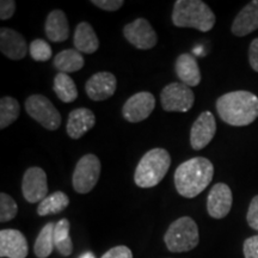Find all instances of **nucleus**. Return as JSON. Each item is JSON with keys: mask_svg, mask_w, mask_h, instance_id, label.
Returning <instances> with one entry per match:
<instances>
[{"mask_svg": "<svg viewBox=\"0 0 258 258\" xmlns=\"http://www.w3.org/2000/svg\"><path fill=\"white\" fill-rule=\"evenodd\" d=\"M215 21L214 12L201 0H177L173 5L172 23L177 28H194L207 32L214 27Z\"/></svg>", "mask_w": 258, "mask_h": 258, "instance_id": "nucleus-3", "label": "nucleus"}, {"mask_svg": "<svg viewBox=\"0 0 258 258\" xmlns=\"http://www.w3.org/2000/svg\"><path fill=\"white\" fill-rule=\"evenodd\" d=\"M249 62L251 69L258 73V37L251 42L249 48Z\"/></svg>", "mask_w": 258, "mask_h": 258, "instance_id": "nucleus-35", "label": "nucleus"}, {"mask_svg": "<svg viewBox=\"0 0 258 258\" xmlns=\"http://www.w3.org/2000/svg\"><path fill=\"white\" fill-rule=\"evenodd\" d=\"M73 43L76 49L80 53L93 54L99 48V40L95 29L88 22H82L74 30Z\"/></svg>", "mask_w": 258, "mask_h": 258, "instance_id": "nucleus-21", "label": "nucleus"}, {"mask_svg": "<svg viewBox=\"0 0 258 258\" xmlns=\"http://www.w3.org/2000/svg\"><path fill=\"white\" fill-rule=\"evenodd\" d=\"M29 54H30L31 59L38 62H43L48 61L51 57V48L49 43H47L44 40H34L29 46Z\"/></svg>", "mask_w": 258, "mask_h": 258, "instance_id": "nucleus-29", "label": "nucleus"}, {"mask_svg": "<svg viewBox=\"0 0 258 258\" xmlns=\"http://www.w3.org/2000/svg\"><path fill=\"white\" fill-rule=\"evenodd\" d=\"M217 111L225 123L234 127L249 125L258 117V97L250 91H232L219 97Z\"/></svg>", "mask_w": 258, "mask_h": 258, "instance_id": "nucleus-2", "label": "nucleus"}, {"mask_svg": "<svg viewBox=\"0 0 258 258\" xmlns=\"http://www.w3.org/2000/svg\"><path fill=\"white\" fill-rule=\"evenodd\" d=\"M258 29V0L245 5L232 23V34L243 37Z\"/></svg>", "mask_w": 258, "mask_h": 258, "instance_id": "nucleus-18", "label": "nucleus"}, {"mask_svg": "<svg viewBox=\"0 0 258 258\" xmlns=\"http://www.w3.org/2000/svg\"><path fill=\"white\" fill-rule=\"evenodd\" d=\"M18 213L17 203L9 194H0V221L8 222L16 218Z\"/></svg>", "mask_w": 258, "mask_h": 258, "instance_id": "nucleus-28", "label": "nucleus"}, {"mask_svg": "<svg viewBox=\"0 0 258 258\" xmlns=\"http://www.w3.org/2000/svg\"><path fill=\"white\" fill-rule=\"evenodd\" d=\"M22 192L29 203L41 202L47 198L48 183L43 169L32 166L25 171L22 179Z\"/></svg>", "mask_w": 258, "mask_h": 258, "instance_id": "nucleus-11", "label": "nucleus"}, {"mask_svg": "<svg viewBox=\"0 0 258 258\" xmlns=\"http://www.w3.org/2000/svg\"><path fill=\"white\" fill-rule=\"evenodd\" d=\"M102 258H133V252L128 246L118 245L103 254Z\"/></svg>", "mask_w": 258, "mask_h": 258, "instance_id": "nucleus-32", "label": "nucleus"}, {"mask_svg": "<svg viewBox=\"0 0 258 258\" xmlns=\"http://www.w3.org/2000/svg\"><path fill=\"white\" fill-rule=\"evenodd\" d=\"M16 11V3L14 0H2L0 2V18L6 21L14 16Z\"/></svg>", "mask_w": 258, "mask_h": 258, "instance_id": "nucleus-34", "label": "nucleus"}, {"mask_svg": "<svg viewBox=\"0 0 258 258\" xmlns=\"http://www.w3.org/2000/svg\"><path fill=\"white\" fill-rule=\"evenodd\" d=\"M214 176L213 163L205 157H195L184 161L175 171L177 192L185 199H194L211 184Z\"/></svg>", "mask_w": 258, "mask_h": 258, "instance_id": "nucleus-1", "label": "nucleus"}, {"mask_svg": "<svg viewBox=\"0 0 258 258\" xmlns=\"http://www.w3.org/2000/svg\"><path fill=\"white\" fill-rule=\"evenodd\" d=\"M92 4L97 8L104 10V11H117L124 5L123 0H92Z\"/></svg>", "mask_w": 258, "mask_h": 258, "instance_id": "nucleus-33", "label": "nucleus"}, {"mask_svg": "<svg viewBox=\"0 0 258 258\" xmlns=\"http://www.w3.org/2000/svg\"><path fill=\"white\" fill-rule=\"evenodd\" d=\"M54 67L61 73H74L78 72L85 64L83 54L74 49H64L57 53L53 60Z\"/></svg>", "mask_w": 258, "mask_h": 258, "instance_id": "nucleus-22", "label": "nucleus"}, {"mask_svg": "<svg viewBox=\"0 0 258 258\" xmlns=\"http://www.w3.org/2000/svg\"><path fill=\"white\" fill-rule=\"evenodd\" d=\"M117 88V79L110 72L95 73L85 84L86 95L91 101H106L114 96Z\"/></svg>", "mask_w": 258, "mask_h": 258, "instance_id": "nucleus-13", "label": "nucleus"}, {"mask_svg": "<svg viewBox=\"0 0 258 258\" xmlns=\"http://www.w3.org/2000/svg\"><path fill=\"white\" fill-rule=\"evenodd\" d=\"M53 89L57 98L63 103H72L78 98V89L76 83L67 73L59 72L54 78Z\"/></svg>", "mask_w": 258, "mask_h": 258, "instance_id": "nucleus-23", "label": "nucleus"}, {"mask_svg": "<svg viewBox=\"0 0 258 258\" xmlns=\"http://www.w3.org/2000/svg\"><path fill=\"white\" fill-rule=\"evenodd\" d=\"M243 251L245 258H258V235L247 238L244 241Z\"/></svg>", "mask_w": 258, "mask_h": 258, "instance_id": "nucleus-31", "label": "nucleus"}, {"mask_svg": "<svg viewBox=\"0 0 258 258\" xmlns=\"http://www.w3.org/2000/svg\"><path fill=\"white\" fill-rule=\"evenodd\" d=\"M101 160L95 154H85L77 163L72 176L73 189L78 194L93 190L101 176Z\"/></svg>", "mask_w": 258, "mask_h": 258, "instance_id": "nucleus-7", "label": "nucleus"}, {"mask_svg": "<svg viewBox=\"0 0 258 258\" xmlns=\"http://www.w3.org/2000/svg\"><path fill=\"white\" fill-rule=\"evenodd\" d=\"M164 241L171 252H188L199 245V227L192 218L182 217L169 226Z\"/></svg>", "mask_w": 258, "mask_h": 258, "instance_id": "nucleus-5", "label": "nucleus"}, {"mask_svg": "<svg viewBox=\"0 0 258 258\" xmlns=\"http://www.w3.org/2000/svg\"><path fill=\"white\" fill-rule=\"evenodd\" d=\"M0 50L11 60H22L28 54L29 47L24 36L10 28L0 29Z\"/></svg>", "mask_w": 258, "mask_h": 258, "instance_id": "nucleus-16", "label": "nucleus"}, {"mask_svg": "<svg viewBox=\"0 0 258 258\" xmlns=\"http://www.w3.org/2000/svg\"><path fill=\"white\" fill-rule=\"evenodd\" d=\"M79 258H96V256L92 252H85V253H83Z\"/></svg>", "mask_w": 258, "mask_h": 258, "instance_id": "nucleus-36", "label": "nucleus"}, {"mask_svg": "<svg viewBox=\"0 0 258 258\" xmlns=\"http://www.w3.org/2000/svg\"><path fill=\"white\" fill-rule=\"evenodd\" d=\"M54 227L55 224L48 222L43 226L40 234L37 235L34 245V252L37 258H47L53 252L55 244H54Z\"/></svg>", "mask_w": 258, "mask_h": 258, "instance_id": "nucleus-26", "label": "nucleus"}, {"mask_svg": "<svg viewBox=\"0 0 258 258\" xmlns=\"http://www.w3.org/2000/svg\"><path fill=\"white\" fill-rule=\"evenodd\" d=\"M71 224L67 219H61L54 227V244L60 254L67 257L72 253L73 243L70 237Z\"/></svg>", "mask_w": 258, "mask_h": 258, "instance_id": "nucleus-25", "label": "nucleus"}, {"mask_svg": "<svg viewBox=\"0 0 258 258\" xmlns=\"http://www.w3.org/2000/svg\"><path fill=\"white\" fill-rule=\"evenodd\" d=\"M95 124L96 116L93 111L88 108H78L70 112L66 131L71 139L78 140L95 127Z\"/></svg>", "mask_w": 258, "mask_h": 258, "instance_id": "nucleus-17", "label": "nucleus"}, {"mask_svg": "<svg viewBox=\"0 0 258 258\" xmlns=\"http://www.w3.org/2000/svg\"><path fill=\"white\" fill-rule=\"evenodd\" d=\"M171 166V156L165 148H152L144 154L134 173V182L139 188L157 186Z\"/></svg>", "mask_w": 258, "mask_h": 258, "instance_id": "nucleus-4", "label": "nucleus"}, {"mask_svg": "<svg viewBox=\"0 0 258 258\" xmlns=\"http://www.w3.org/2000/svg\"><path fill=\"white\" fill-rule=\"evenodd\" d=\"M233 195L230 186L225 183H217L208 194L207 212L212 218L222 219L231 212Z\"/></svg>", "mask_w": 258, "mask_h": 258, "instance_id": "nucleus-15", "label": "nucleus"}, {"mask_svg": "<svg viewBox=\"0 0 258 258\" xmlns=\"http://www.w3.org/2000/svg\"><path fill=\"white\" fill-rule=\"evenodd\" d=\"M44 31L51 42H63L70 37V24L67 16L61 10H53L46 19Z\"/></svg>", "mask_w": 258, "mask_h": 258, "instance_id": "nucleus-20", "label": "nucleus"}, {"mask_svg": "<svg viewBox=\"0 0 258 258\" xmlns=\"http://www.w3.org/2000/svg\"><path fill=\"white\" fill-rule=\"evenodd\" d=\"M217 133V122L211 111H203L196 118L190 129V145L194 150L200 151L213 140Z\"/></svg>", "mask_w": 258, "mask_h": 258, "instance_id": "nucleus-12", "label": "nucleus"}, {"mask_svg": "<svg viewBox=\"0 0 258 258\" xmlns=\"http://www.w3.org/2000/svg\"><path fill=\"white\" fill-rule=\"evenodd\" d=\"M246 220L251 228L258 231V195L251 200L249 209H247Z\"/></svg>", "mask_w": 258, "mask_h": 258, "instance_id": "nucleus-30", "label": "nucleus"}, {"mask_svg": "<svg viewBox=\"0 0 258 258\" xmlns=\"http://www.w3.org/2000/svg\"><path fill=\"white\" fill-rule=\"evenodd\" d=\"M176 74L178 79L186 86H198L201 83V72L195 56L189 53L180 54L175 63Z\"/></svg>", "mask_w": 258, "mask_h": 258, "instance_id": "nucleus-19", "label": "nucleus"}, {"mask_svg": "<svg viewBox=\"0 0 258 258\" xmlns=\"http://www.w3.org/2000/svg\"><path fill=\"white\" fill-rule=\"evenodd\" d=\"M25 111L32 120L48 131H56L61 125V115L53 103L43 95H32L25 101Z\"/></svg>", "mask_w": 258, "mask_h": 258, "instance_id": "nucleus-6", "label": "nucleus"}, {"mask_svg": "<svg viewBox=\"0 0 258 258\" xmlns=\"http://www.w3.org/2000/svg\"><path fill=\"white\" fill-rule=\"evenodd\" d=\"M160 103L165 111L186 112L195 103V95L189 86L183 83H171L160 93Z\"/></svg>", "mask_w": 258, "mask_h": 258, "instance_id": "nucleus-8", "label": "nucleus"}, {"mask_svg": "<svg viewBox=\"0 0 258 258\" xmlns=\"http://www.w3.org/2000/svg\"><path fill=\"white\" fill-rule=\"evenodd\" d=\"M70 198L62 191H55L48 195L37 206V214L40 217H47L49 214H59L69 207Z\"/></svg>", "mask_w": 258, "mask_h": 258, "instance_id": "nucleus-24", "label": "nucleus"}, {"mask_svg": "<svg viewBox=\"0 0 258 258\" xmlns=\"http://www.w3.org/2000/svg\"><path fill=\"white\" fill-rule=\"evenodd\" d=\"M21 105L14 97H3L0 99V129L11 125L19 117Z\"/></svg>", "mask_w": 258, "mask_h": 258, "instance_id": "nucleus-27", "label": "nucleus"}, {"mask_svg": "<svg viewBox=\"0 0 258 258\" xmlns=\"http://www.w3.org/2000/svg\"><path fill=\"white\" fill-rule=\"evenodd\" d=\"M156 108V98L151 92L141 91L133 95L122 106V116L131 123L146 120Z\"/></svg>", "mask_w": 258, "mask_h": 258, "instance_id": "nucleus-10", "label": "nucleus"}, {"mask_svg": "<svg viewBox=\"0 0 258 258\" xmlns=\"http://www.w3.org/2000/svg\"><path fill=\"white\" fill-rule=\"evenodd\" d=\"M29 246L27 238L21 231L6 228L0 231V257L27 258Z\"/></svg>", "mask_w": 258, "mask_h": 258, "instance_id": "nucleus-14", "label": "nucleus"}, {"mask_svg": "<svg viewBox=\"0 0 258 258\" xmlns=\"http://www.w3.org/2000/svg\"><path fill=\"white\" fill-rule=\"evenodd\" d=\"M123 35L125 40L138 49H152L158 42L156 30L145 18H138L132 23L125 24Z\"/></svg>", "mask_w": 258, "mask_h": 258, "instance_id": "nucleus-9", "label": "nucleus"}]
</instances>
